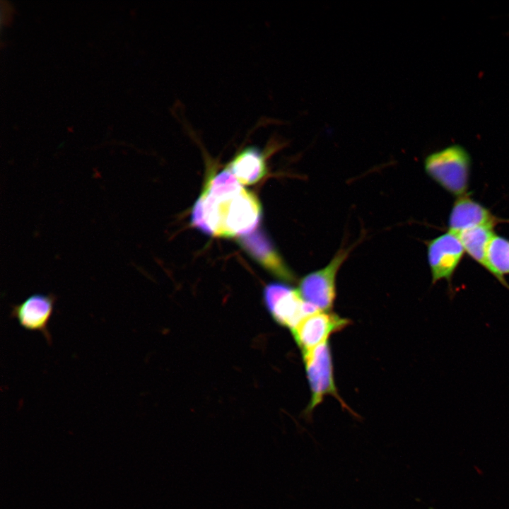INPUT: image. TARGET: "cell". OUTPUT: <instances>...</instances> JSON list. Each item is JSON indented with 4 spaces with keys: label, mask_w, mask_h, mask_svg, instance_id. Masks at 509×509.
Instances as JSON below:
<instances>
[{
    "label": "cell",
    "mask_w": 509,
    "mask_h": 509,
    "mask_svg": "<svg viewBox=\"0 0 509 509\" xmlns=\"http://www.w3.org/2000/svg\"><path fill=\"white\" fill-rule=\"evenodd\" d=\"M262 208L257 197L226 168L210 178L195 202L192 223L209 235L244 237L259 225Z\"/></svg>",
    "instance_id": "cell-1"
},
{
    "label": "cell",
    "mask_w": 509,
    "mask_h": 509,
    "mask_svg": "<svg viewBox=\"0 0 509 509\" xmlns=\"http://www.w3.org/2000/svg\"><path fill=\"white\" fill-rule=\"evenodd\" d=\"M424 167L426 173L449 193L457 197L467 194L471 157L463 146L451 145L429 154Z\"/></svg>",
    "instance_id": "cell-2"
},
{
    "label": "cell",
    "mask_w": 509,
    "mask_h": 509,
    "mask_svg": "<svg viewBox=\"0 0 509 509\" xmlns=\"http://www.w3.org/2000/svg\"><path fill=\"white\" fill-rule=\"evenodd\" d=\"M303 358L311 392L310 400L303 412L304 418L308 421H312L314 409L322 402L325 397L330 395L335 397L340 402L341 406L349 411L352 416L358 419L359 416L357 414L346 404L338 394L334 382V368L329 341L303 353Z\"/></svg>",
    "instance_id": "cell-3"
},
{
    "label": "cell",
    "mask_w": 509,
    "mask_h": 509,
    "mask_svg": "<svg viewBox=\"0 0 509 509\" xmlns=\"http://www.w3.org/2000/svg\"><path fill=\"white\" fill-rule=\"evenodd\" d=\"M351 249L341 248L325 267L300 279L298 291L305 302L317 310H332L336 296L337 275Z\"/></svg>",
    "instance_id": "cell-4"
},
{
    "label": "cell",
    "mask_w": 509,
    "mask_h": 509,
    "mask_svg": "<svg viewBox=\"0 0 509 509\" xmlns=\"http://www.w3.org/2000/svg\"><path fill=\"white\" fill-rule=\"evenodd\" d=\"M264 300L275 321L291 331L307 315L317 311L303 300L298 289L285 283L267 285L264 291Z\"/></svg>",
    "instance_id": "cell-5"
},
{
    "label": "cell",
    "mask_w": 509,
    "mask_h": 509,
    "mask_svg": "<svg viewBox=\"0 0 509 509\" xmlns=\"http://www.w3.org/2000/svg\"><path fill=\"white\" fill-rule=\"evenodd\" d=\"M349 324L348 319L331 311L317 310L307 315L291 332L303 353L329 341L332 334Z\"/></svg>",
    "instance_id": "cell-6"
},
{
    "label": "cell",
    "mask_w": 509,
    "mask_h": 509,
    "mask_svg": "<svg viewBox=\"0 0 509 509\" xmlns=\"http://www.w3.org/2000/svg\"><path fill=\"white\" fill-rule=\"evenodd\" d=\"M426 245L432 283L444 279L450 283L465 252L458 235L448 230Z\"/></svg>",
    "instance_id": "cell-7"
},
{
    "label": "cell",
    "mask_w": 509,
    "mask_h": 509,
    "mask_svg": "<svg viewBox=\"0 0 509 509\" xmlns=\"http://www.w3.org/2000/svg\"><path fill=\"white\" fill-rule=\"evenodd\" d=\"M56 297L53 294H33L11 308L10 316L16 318L25 329L40 332L49 344L51 336L48 323L52 316Z\"/></svg>",
    "instance_id": "cell-8"
},
{
    "label": "cell",
    "mask_w": 509,
    "mask_h": 509,
    "mask_svg": "<svg viewBox=\"0 0 509 509\" xmlns=\"http://www.w3.org/2000/svg\"><path fill=\"white\" fill-rule=\"evenodd\" d=\"M489 209L472 199L467 194L457 197L448 218V230L458 234L462 230L476 227L493 228L499 222Z\"/></svg>",
    "instance_id": "cell-9"
},
{
    "label": "cell",
    "mask_w": 509,
    "mask_h": 509,
    "mask_svg": "<svg viewBox=\"0 0 509 509\" xmlns=\"http://www.w3.org/2000/svg\"><path fill=\"white\" fill-rule=\"evenodd\" d=\"M241 244L259 263L281 280L293 281L295 276L270 240L261 232L242 237Z\"/></svg>",
    "instance_id": "cell-10"
},
{
    "label": "cell",
    "mask_w": 509,
    "mask_h": 509,
    "mask_svg": "<svg viewBox=\"0 0 509 509\" xmlns=\"http://www.w3.org/2000/svg\"><path fill=\"white\" fill-rule=\"evenodd\" d=\"M266 156L255 146H247L228 163L227 169L242 185L259 182L267 173Z\"/></svg>",
    "instance_id": "cell-11"
},
{
    "label": "cell",
    "mask_w": 509,
    "mask_h": 509,
    "mask_svg": "<svg viewBox=\"0 0 509 509\" xmlns=\"http://www.w3.org/2000/svg\"><path fill=\"white\" fill-rule=\"evenodd\" d=\"M457 235L465 252L488 271L487 250L490 242L496 235L493 228L476 226L464 229Z\"/></svg>",
    "instance_id": "cell-12"
},
{
    "label": "cell",
    "mask_w": 509,
    "mask_h": 509,
    "mask_svg": "<svg viewBox=\"0 0 509 509\" xmlns=\"http://www.w3.org/2000/svg\"><path fill=\"white\" fill-rule=\"evenodd\" d=\"M488 272L502 285L509 288L505 275L509 274V240L497 235L492 238L487 250Z\"/></svg>",
    "instance_id": "cell-13"
}]
</instances>
